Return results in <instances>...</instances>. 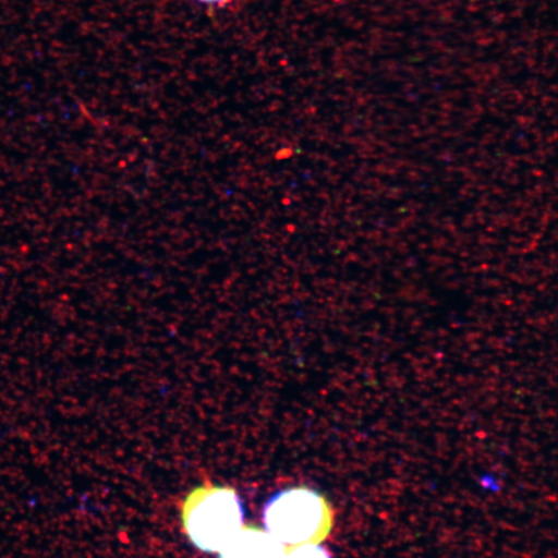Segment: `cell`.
I'll list each match as a JSON object with an SVG mask.
<instances>
[{"label":"cell","mask_w":558,"mask_h":558,"mask_svg":"<svg viewBox=\"0 0 558 558\" xmlns=\"http://www.w3.org/2000/svg\"><path fill=\"white\" fill-rule=\"evenodd\" d=\"M265 532L284 547L319 544L332 529V512L324 497L311 488L279 492L265 505Z\"/></svg>","instance_id":"6da1fadb"},{"label":"cell","mask_w":558,"mask_h":558,"mask_svg":"<svg viewBox=\"0 0 558 558\" xmlns=\"http://www.w3.org/2000/svg\"><path fill=\"white\" fill-rule=\"evenodd\" d=\"M242 501L229 487L205 486L187 497L183 522L194 546L208 554L221 553L243 527Z\"/></svg>","instance_id":"7a4b0ae2"},{"label":"cell","mask_w":558,"mask_h":558,"mask_svg":"<svg viewBox=\"0 0 558 558\" xmlns=\"http://www.w3.org/2000/svg\"><path fill=\"white\" fill-rule=\"evenodd\" d=\"M219 554L220 558H283L286 547L265 530L250 526L242 527Z\"/></svg>","instance_id":"3957f363"},{"label":"cell","mask_w":558,"mask_h":558,"mask_svg":"<svg viewBox=\"0 0 558 558\" xmlns=\"http://www.w3.org/2000/svg\"><path fill=\"white\" fill-rule=\"evenodd\" d=\"M283 558H332L323 546L318 544H302V546L286 548Z\"/></svg>","instance_id":"277c9868"},{"label":"cell","mask_w":558,"mask_h":558,"mask_svg":"<svg viewBox=\"0 0 558 558\" xmlns=\"http://www.w3.org/2000/svg\"><path fill=\"white\" fill-rule=\"evenodd\" d=\"M201 2L216 3V2H220V0H201Z\"/></svg>","instance_id":"5b68a950"}]
</instances>
